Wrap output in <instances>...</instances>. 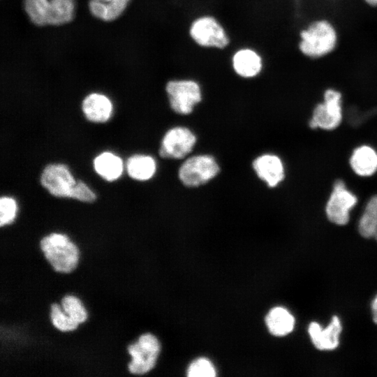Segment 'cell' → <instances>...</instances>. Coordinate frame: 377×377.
<instances>
[{
  "mask_svg": "<svg viewBox=\"0 0 377 377\" xmlns=\"http://www.w3.org/2000/svg\"><path fill=\"white\" fill-rule=\"evenodd\" d=\"M189 36L198 46L223 50L230 39L223 25L214 17L203 15L195 19L189 27Z\"/></svg>",
  "mask_w": 377,
  "mask_h": 377,
  "instance_id": "obj_6",
  "label": "cell"
},
{
  "mask_svg": "<svg viewBox=\"0 0 377 377\" xmlns=\"http://www.w3.org/2000/svg\"><path fill=\"white\" fill-rule=\"evenodd\" d=\"M188 377H214L215 369L212 362L206 358H199L193 361L187 370Z\"/></svg>",
  "mask_w": 377,
  "mask_h": 377,
  "instance_id": "obj_26",
  "label": "cell"
},
{
  "mask_svg": "<svg viewBox=\"0 0 377 377\" xmlns=\"http://www.w3.org/2000/svg\"><path fill=\"white\" fill-rule=\"evenodd\" d=\"M323 98V102L314 108L309 125L313 129L332 131L342 121L341 94L336 89H328L324 92Z\"/></svg>",
  "mask_w": 377,
  "mask_h": 377,
  "instance_id": "obj_7",
  "label": "cell"
},
{
  "mask_svg": "<svg viewBox=\"0 0 377 377\" xmlns=\"http://www.w3.org/2000/svg\"><path fill=\"white\" fill-rule=\"evenodd\" d=\"M156 167L155 159L148 155H133L126 161L128 175L138 181H147L153 177L156 173Z\"/></svg>",
  "mask_w": 377,
  "mask_h": 377,
  "instance_id": "obj_18",
  "label": "cell"
},
{
  "mask_svg": "<svg viewBox=\"0 0 377 377\" xmlns=\"http://www.w3.org/2000/svg\"><path fill=\"white\" fill-rule=\"evenodd\" d=\"M338 43L334 26L325 19L311 22L300 33L298 48L309 59H320L332 53Z\"/></svg>",
  "mask_w": 377,
  "mask_h": 377,
  "instance_id": "obj_1",
  "label": "cell"
},
{
  "mask_svg": "<svg viewBox=\"0 0 377 377\" xmlns=\"http://www.w3.org/2000/svg\"><path fill=\"white\" fill-rule=\"evenodd\" d=\"M129 0H91L89 9L96 17L112 21L119 17L126 8Z\"/></svg>",
  "mask_w": 377,
  "mask_h": 377,
  "instance_id": "obj_19",
  "label": "cell"
},
{
  "mask_svg": "<svg viewBox=\"0 0 377 377\" xmlns=\"http://www.w3.org/2000/svg\"><path fill=\"white\" fill-rule=\"evenodd\" d=\"M252 166L258 177L270 188L277 186L285 178L283 163L275 154L258 156L253 161Z\"/></svg>",
  "mask_w": 377,
  "mask_h": 377,
  "instance_id": "obj_11",
  "label": "cell"
},
{
  "mask_svg": "<svg viewBox=\"0 0 377 377\" xmlns=\"http://www.w3.org/2000/svg\"><path fill=\"white\" fill-rule=\"evenodd\" d=\"M60 305L64 312L79 324L84 323L89 317L83 302L75 295L67 294L63 296Z\"/></svg>",
  "mask_w": 377,
  "mask_h": 377,
  "instance_id": "obj_22",
  "label": "cell"
},
{
  "mask_svg": "<svg viewBox=\"0 0 377 377\" xmlns=\"http://www.w3.org/2000/svg\"><path fill=\"white\" fill-rule=\"evenodd\" d=\"M231 66L236 75L244 79H251L261 73L263 61L257 51L243 47L234 52L231 58Z\"/></svg>",
  "mask_w": 377,
  "mask_h": 377,
  "instance_id": "obj_13",
  "label": "cell"
},
{
  "mask_svg": "<svg viewBox=\"0 0 377 377\" xmlns=\"http://www.w3.org/2000/svg\"><path fill=\"white\" fill-rule=\"evenodd\" d=\"M127 350L131 356L128 365L130 374L141 376L155 367L161 351V344L155 335L151 332H145L128 346Z\"/></svg>",
  "mask_w": 377,
  "mask_h": 377,
  "instance_id": "obj_3",
  "label": "cell"
},
{
  "mask_svg": "<svg viewBox=\"0 0 377 377\" xmlns=\"http://www.w3.org/2000/svg\"><path fill=\"white\" fill-rule=\"evenodd\" d=\"M357 198L350 191L342 180H337L325 206L328 220L339 226L348 223L350 212L355 206Z\"/></svg>",
  "mask_w": 377,
  "mask_h": 377,
  "instance_id": "obj_8",
  "label": "cell"
},
{
  "mask_svg": "<svg viewBox=\"0 0 377 377\" xmlns=\"http://www.w3.org/2000/svg\"><path fill=\"white\" fill-rule=\"evenodd\" d=\"M377 230V195L367 202L358 223V231L365 238L374 237Z\"/></svg>",
  "mask_w": 377,
  "mask_h": 377,
  "instance_id": "obj_21",
  "label": "cell"
},
{
  "mask_svg": "<svg viewBox=\"0 0 377 377\" xmlns=\"http://www.w3.org/2000/svg\"><path fill=\"white\" fill-rule=\"evenodd\" d=\"M196 141V135L188 128L172 127L163 137L159 155L164 158H183L192 151Z\"/></svg>",
  "mask_w": 377,
  "mask_h": 377,
  "instance_id": "obj_9",
  "label": "cell"
},
{
  "mask_svg": "<svg viewBox=\"0 0 377 377\" xmlns=\"http://www.w3.org/2000/svg\"><path fill=\"white\" fill-rule=\"evenodd\" d=\"M374 237V238L376 239V241H377V230H376V233H375Z\"/></svg>",
  "mask_w": 377,
  "mask_h": 377,
  "instance_id": "obj_30",
  "label": "cell"
},
{
  "mask_svg": "<svg viewBox=\"0 0 377 377\" xmlns=\"http://www.w3.org/2000/svg\"><path fill=\"white\" fill-rule=\"evenodd\" d=\"M341 323L337 316H334L330 323L323 329L319 323L311 322L308 327L309 334L314 346L320 350H330L339 344Z\"/></svg>",
  "mask_w": 377,
  "mask_h": 377,
  "instance_id": "obj_12",
  "label": "cell"
},
{
  "mask_svg": "<svg viewBox=\"0 0 377 377\" xmlns=\"http://www.w3.org/2000/svg\"><path fill=\"white\" fill-rule=\"evenodd\" d=\"M73 0L49 1L47 24L60 25L70 22L73 18Z\"/></svg>",
  "mask_w": 377,
  "mask_h": 377,
  "instance_id": "obj_20",
  "label": "cell"
},
{
  "mask_svg": "<svg viewBox=\"0 0 377 377\" xmlns=\"http://www.w3.org/2000/svg\"><path fill=\"white\" fill-rule=\"evenodd\" d=\"M48 0H25L24 8L31 20L36 25L47 24Z\"/></svg>",
  "mask_w": 377,
  "mask_h": 377,
  "instance_id": "obj_24",
  "label": "cell"
},
{
  "mask_svg": "<svg viewBox=\"0 0 377 377\" xmlns=\"http://www.w3.org/2000/svg\"><path fill=\"white\" fill-rule=\"evenodd\" d=\"M50 318L53 326L63 332H72L77 329L80 324L68 316L60 304L53 303L50 306Z\"/></svg>",
  "mask_w": 377,
  "mask_h": 377,
  "instance_id": "obj_23",
  "label": "cell"
},
{
  "mask_svg": "<svg viewBox=\"0 0 377 377\" xmlns=\"http://www.w3.org/2000/svg\"><path fill=\"white\" fill-rule=\"evenodd\" d=\"M170 107L175 113L182 115L191 114L202 101L200 85L191 79H174L165 85Z\"/></svg>",
  "mask_w": 377,
  "mask_h": 377,
  "instance_id": "obj_4",
  "label": "cell"
},
{
  "mask_svg": "<svg viewBox=\"0 0 377 377\" xmlns=\"http://www.w3.org/2000/svg\"><path fill=\"white\" fill-rule=\"evenodd\" d=\"M350 165L356 175L371 176L377 171V152L370 146H360L353 151Z\"/></svg>",
  "mask_w": 377,
  "mask_h": 377,
  "instance_id": "obj_15",
  "label": "cell"
},
{
  "mask_svg": "<svg viewBox=\"0 0 377 377\" xmlns=\"http://www.w3.org/2000/svg\"><path fill=\"white\" fill-rule=\"evenodd\" d=\"M220 167L215 158L198 154L188 158L179 167L178 177L187 187H198L217 176Z\"/></svg>",
  "mask_w": 377,
  "mask_h": 377,
  "instance_id": "obj_5",
  "label": "cell"
},
{
  "mask_svg": "<svg viewBox=\"0 0 377 377\" xmlns=\"http://www.w3.org/2000/svg\"><path fill=\"white\" fill-rule=\"evenodd\" d=\"M371 312L373 320L377 325V295L371 303Z\"/></svg>",
  "mask_w": 377,
  "mask_h": 377,
  "instance_id": "obj_28",
  "label": "cell"
},
{
  "mask_svg": "<svg viewBox=\"0 0 377 377\" xmlns=\"http://www.w3.org/2000/svg\"><path fill=\"white\" fill-rule=\"evenodd\" d=\"M371 7H377V0H364Z\"/></svg>",
  "mask_w": 377,
  "mask_h": 377,
  "instance_id": "obj_29",
  "label": "cell"
},
{
  "mask_svg": "<svg viewBox=\"0 0 377 377\" xmlns=\"http://www.w3.org/2000/svg\"><path fill=\"white\" fill-rule=\"evenodd\" d=\"M71 198L83 202H92L96 199V195L84 182L79 180L73 188Z\"/></svg>",
  "mask_w": 377,
  "mask_h": 377,
  "instance_id": "obj_27",
  "label": "cell"
},
{
  "mask_svg": "<svg viewBox=\"0 0 377 377\" xmlns=\"http://www.w3.org/2000/svg\"><path fill=\"white\" fill-rule=\"evenodd\" d=\"M40 247L49 264L57 272L70 273L79 263V247L66 233L52 232L45 235L40 240Z\"/></svg>",
  "mask_w": 377,
  "mask_h": 377,
  "instance_id": "obj_2",
  "label": "cell"
},
{
  "mask_svg": "<svg viewBox=\"0 0 377 377\" xmlns=\"http://www.w3.org/2000/svg\"><path fill=\"white\" fill-rule=\"evenodd\" d=\"M82 109L89 121L103 123L110 117L112 112V104L107 96L93 93L84 99Z\"/></svg>",
  "mask_w": 377,
  "mask_h": 377,
  "instance_id": "obj_14",
  "label": "cell"
},
{
  "mask_svg": "<svg viewBox=\"0 0 377 377\" xmlns=\"http://www.w3.org/2000/svg\"><path fill=\"white\" fill-rule=\"evenodd\" d=\"M95 171L105 180L112 182L117 179L122 174V160L111 152H103L93 162Z\"/></svg>",
  "mask_w": 377,
  "mask_h": 377,
  "instance_id": "obj_16",
  "label": "cell"
},
{
  "mask_svg": "<svg viewBox=\"0 0 377 377\" xmlns=\"http://www.w3.org/2000/svg\"><path fill=\"white\" fill-rule=\"evenodd\" d=\"M266 325L274 336L282 337L291 332L295 326V318L285 308L272 309L265 318Z\"/></svg>",
  "mask_w": 377,
  "mask_h": 377,
  "instance_id": "obj_17",
  "label": "cell"
},
{
  "mask_svg": "<svg viewBox=\"0 0 377 377\" xmlns=\"http://www.w3.org/2000/svg\"><path fill=\"white\" fill-rule=\"evenodd\" d=\"M40 181L51 195L58 198H71L77 182L68 168L61 163L47 165L40 175Z\"/></svg>",
  "mask_w": 377,
  "mask_h": 377,
  "instance_id": "obj_10",
  "label": "cell"
},
{
  "mask_svg": "<svg viewBox=\"0 0 377 377\" xmlns=\"http://www.w3.org/2000/svg\"><path fill=\"white\" fill-rule=\"evenodd\" d=\"M17 212V205L15 199L4 196L0 199V226L1 228L11 225L15 221Z\"/></svg>",
  "mask_w": 377,
  "mask_h": 377,
  "instance_id": "obj_25",
  "label": "cell"
}]
</instances>
